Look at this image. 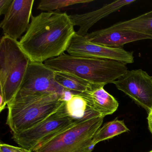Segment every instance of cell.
<instances>
[{
    "instance_id": "16",
    "label": "cell",
    "mask_w": 152,
    "mask_h": 152,
    "mask_svg": "<svg viewBox=\"0 0 152 152\" xmlns=\"http://www.w3.org/2000/svg\"><path fill=\"white\" fill-rule=\"evenodd\" d=\"M129 131L124 120L116 119L105 124L94 135L92 142L95 145L99 142L112 138L115 136Z\"/></svg>"
},
{
    "instance_id": "18",
    "label": "cell",
    "mask_w": 152,
    "mask_h": 152,
    "mask_svg": "<svg viewBox=\"0 0 152 152\" xmlns=\"http://www.w3.org/2000/svg\"><path fill=\"white\" fill-rule=\"evenodd\" d=\"M93 0H42L40 2L37 9L46 12H53L63 10L69 7L77 5H86Z\"/></svg>"
},
{
    "instance_id": "3",
    "label": "cell",
    "mask_w": 152,
    "mask_h": 152,
    "mask_svg": "<svg viewBox=\"0 0 152 152\" xmlns=\"http://www.w3.org/2000/svg\"><path fill=\"white\" fill-rule=\"evenodd\" d=\"M44 64L55 71L66 72L91 83H113L129 70L125 64L115 60L72 56L62 54Z\"/></svg>"
},
{
    "instance_id": "10",
    "label": "cell",
    "mask_w": 152,
    "mask_h": 152,
    "mask_svg": "<svg viewBox=\"0 0 152 152\" xmlns=\"http://www.w3.org/2000/svg\"><path fill=\"white\" fill-rule=\"evenodd\" d=\"M34 0H13L0 26L5 36L17 40L30 24Z\"/></svg>"
},
{
    "instance_id": "21",
    "label": "cell",
    "mask_w": 152,
    "mask_h": 152,
    "mask_svg": "<svg viewBox=\"0 0 152 152\" xmlns=\"http://www.w3.org/2000/svg\"><path fill=\"white\" fill-rule=\"evenodd\" d=\"M7 105V104L3 96L1 94H0V112H2L5 109Z\"/></svg>"
},
{
    "instance_id": "22",
    "label": "cell",
    "mask_w": 152,
    "mask_h": 152,
    "mask_svg": "<svg viewBox=\"0 0 152 152\" xmlns=\"http://www.w3.org/2000/svg\"><path fill=\"white\" fill-rule=\"evenodd\" d=\"M148 123V129L152 134V109L150 113H148L147 117Z\"/></svg>"
},
{
    "instance_id": "19",
    "label": "cell",
    "mask_w": 152,
    "mask_h": 152,
    "mask_svg": "<svg viewBox=\"0 0 152 152\" xmlns=\"http://www.w3.org/2000/svg\"><path fill=\"white\" fill-rule=\"evenodd\" d=\"M32 151L24 148L14 146L9 144L1 143L0 144V152H32Z\"/></svg>"
},
{
    "instance_id": "20",
    "label": "cell",
    "mask_w": 152,
    "mask_h": 152,
    "mask_svg": "<svg viewBox=\"0 0 152 152\" xmlns=\"http://www.w3.org/2000/svg\"><path fill=\"white\" fill-rule=\"evenodd\" d=\"M12 1L13 0H0V15L6 14Z\"/></svg>"
},
{
    "instance_id": "9",
    "label": "cell",
    "mask_w": 152,
    "mask_h": 152,
    "mask_svg": "<svg viewBox=\"0 0 152 152\" xmlns=\"http://www.w3.org/2000/svg\"><path fill=\"white\" fill-rule=\"evenodd\" d=\"M65 88L55 79V71L44 63L31 62L17 94L54 93L61 96Z\"/></svg>"
},
{
    "instance_id": "13",
    "label": "cell",
    "mask_w": 152,
    "mask_h": 152,
    "mask_svg": "<svg viewBox=\"0 0 152 152\" xmlns=\"http://www.w3.org/2000/svg\"><path fill=\"white\" fill-rule=\"evenodd\" d=\"M135 1L136 0H118L106 4L94 11L84 14L71 15L69 16L74 26H79L76 34L84 37L88 34L89 30L99 20Z\"/></svg>"
},
{
    "instance_id": "12",
    "label": "cell",
    "mask_w": 152,
    "mask_h": 152,
    "mask_svg": "<svg viewBox=\"0 0 152 152\" xmlns=\"http://www.w3.org/2000/svg\"><path fill=\"white\" fill-rule=\"evenodd\" d=\"M104 86L91 83L87 90L79 95L85 99L89 109L104 118L113 113L119 106L118 101L105 90Z\"/></svg>"
},
{
    "instance_id": "7",
    "label": "cell",
    "mask_w": 152,
    "mask_h": 152,
    "mask_svg": "<svg viewBox=\"0 0 152 152\" xmlns=\"http://www.w3.org/2000/svg\"><path fill=\"white\" fill-rule=\"evenodd\" d=\"M119 90L147 112L152 109V76L139 69L128 71L114 82Z\"/></svg>"
},
{
    "instance_id": "4",
    "label": "cell",
    "mask_w": 152,
    "mask_h": 152,
    "mask_svg": "<svg viewBox=\"0 0 152 152\" xmlns=\"http://www.w3.org/2000/svg\"><path fill=\"white\" fill-rule=\"evenodd\" d=\"M30 62L18 41L2 36L0 42V94L7 104L20 89Z\"/></svg>"
},
{
    "instance_id": "1",
    "label": "cell",
    "mask_w": 152,
    "mask_h": 152,
    "mask_svg": "<svg viewBox=\"0 0 152 152\" xmlns=\"http://www.w3.org/2000/svg\"><path fill=\"white\" fill-rule=\"evenodd\" d=\"M75 33L65 12H42L32 16L19 45L31 61L43 63L64 54Z\"/></svg>"
},
{
    "instance_id": "8",
    "label": "cell",
    "mask_w": 152,
    "mask_h": 152,
    "mask_svg": "<svg viewBox=\"0 0 152 152\" xmlns=\"http://www.w3.org/2000/svg\"><path fill=\"white\" fill-rule=\"evenodd\" d=\"M66 51L70 56L78 57L110 59L125 64L134 62L133 51H126L123 48H108L95 44L76 33L71 39Z\"/></svg>"
},
{
    "instance_id": "17",
    "label": "cell",
    "mask_w": 152,
    "mask_h": 152,
    "mask_svg": "<svg viewBox=\"0 0 152 152\" xmlns=\"http://www.w3.org/2000/svg\"><path fill=\"white\" fill-rule=\"evenodd\" d=\"M66 107L68 113L76 120L85 116H99L89 109L86 100L80 95H74L70 100L66 102Z\"/></svg>"
},
{
    "instance_id": "23",
    "label": "cell",
    "mask_w": 152,
    "mask_h": 152,
    "mask_svg": "<svg viewBox=\"0 0 152 152\" xmlns=\"http://www.w3.org/2000/svg\"><path fill=\"white\" fill-rule=\"evenodd\" d=\"M152 152V150H151V151H149V152Z\"/></svg>"
},
{
    "instance_id": "2",
    "label": "cell",
    "mask_w": 152,
    "mask_h": 152,
    "mask_svg": "<svg viewBox=\"0 0 152 152\" xmlns=\"http://www.w3.org/2000/svg\"><path fill=\"white\" fill-rule=\"evenodd\" d=\"M64 102L56 93L17 94L7 104V125L12 134L26 130L53 113Z\"/></svg>"
},
{
    "instance_id": "14",
    "label": "cell",
    "mask_w": 152,
    "mask_h": 152,
    "mask_svg": "<svg viewBox=\"0 0 152 152\" xmlns=\"http://www.w3.org/2000/svg\"><path fill=\"white\" fill-rule=\"evenodd\" d=\"M107 28L131 30L145 34L152 39V10L130 20L116 23Z\"/></svg>"
},
{
    "instance_id": "6",
    "label": "cell",
    "mask_w": 152,
    "mask_h": 152,
    "mask_svg": "<svg viewBox=\"0 0 152 152\" xmlns=\"http://www.w3.org/2000/svg\"><path fill=\"white\" fill-rule=\"evenodd\" d=\"M79 120L68 113L64 102L57 110L38 124L26 130L13 133L12 138L21 147L34 152L42 144Z\"/></svg>"
},
{
    "instance_id": "11",
    "label": "cell",
    "mask_w": 152,
    "mask_h": 152,
    "mask_svg": "<svg viewBox=\"0 0 152 152\" xmlns=\"http://www.w3.org/2000/svg\"><path fill=\"white\" fill-rule=\"evenodd\" d=\"M89 41L95 44L111 48H123L127 43L144 39H151L148 36L126 29H101L84 36Z\"/></svg>"
},
{
    "instance_id": "15",
    "label": "cell",
    "mask_w": 152,
    "mask_h": 152,
    "mask_svg": "<svg viewBox=\"0 0 152 152\" xmlns=\"http://www.w3.org/2000/svg\"><path fill=\"white\" fill-rule=\"evenodd\" d=\"M55 79L59 85L75 95L84 92L91 83L72 74L60 71H55Z\"/></svg>"
},
{
    "instance_id": "5",
    "label": "cell",
    "mask_w": 152,
    "mask_h": 152,
    "mask_svg": "<svg viewBox=\"0 0 152 152\" xmlns=\"http://www.w3.org/2000/svg\"><path fill=\"white\" fill-rule=\"evenodd\" d=\"M104 117L85 116L37 148L34 152H91L92 139Z\"/></svg>"
}]
</instances>
